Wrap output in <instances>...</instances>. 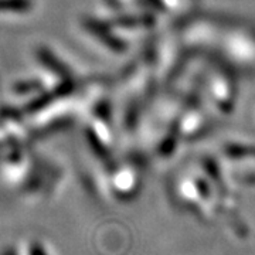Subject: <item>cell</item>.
I'll use <instances>...</instances> for the list:
<instances>
[{
	"label": "cell",
	"mask_w": 255,
	"mask_h": 255,
	"mask_svg": "<svg viewBox=\"0 0 255 255\" xmlns=\"http://www.w3.org/2000/svg\"><path fill=\"white\" fill-rule=\"evenodd\" d=\"M31 7V0H0V11L3 13H26Z\"/></svg>",
	"instance_id": "cell-1"
},
{
	"label": "cell",
	"mask_w": 255,
	"mask_h": 255,
	"mask_svg": "<svg viewBox=\"0 0 255 255\" xmlns=\"http://www.w3.org/2000/svg\"><path fill=\"white\" fill-rule=\"evenodd\" d=\"M1 255H17V253H16L14 248H6V250L1 253Z\"/></svg>",
	"instance_id": "cell-4"
},
{
	"label": "cell",
	"mask_w": 255,
	"mask_h": 255,
	"mask_svg": "<svg viewBox=\"0 0 255 255\" xmlns=\"http://www.w3.org/2000/svg\"><path fill=\"white\" fill-rule=\"evenodd\" d=\"M28 255H48L44 247L40 243H31L30 244V250H28Z\"/></svg>",
	"instance_id": "cell-3"
},
{
	"label": "cell",
	"mask_w": 255,
	"mask_h": 255,
	"mask_svg": "<svg viewBox=\"0 0 255 255\" xmlns=\"http://www.w3.org/2000/svg\"><path fill=\"white\" fill-rule=\"evenodd\" d=\"M41 87V84L37 81H21L14 85V90L17 94H28V92L37 91Z\"/></svg>",
	"instance_id": "cell-2"
}]
</instances>
